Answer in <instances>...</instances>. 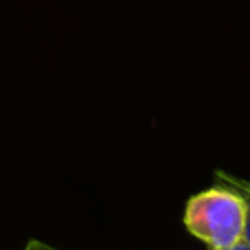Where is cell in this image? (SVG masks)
<instances>
[{"instance_id": "4", "label": "cell", "mask_w": 250, "mask_h": 250, "mask_svg": "<svg viewBox=\"0 0 250 250\" xmlns=\"http://www.w3.org/2000/svg\"><path fill=\"white\" fill-rule=\"evenodd\" d=\"M215 250H250V244L246 239H242V242L233 244V246H226V248H215Z\"/></svg>"}, {"instance_id": "1", "label": "cell", "mask_w": 250, "mask_h": 250, "mask_svg": "<svg viewBox=\"0 0 250 250\" xmlns=\"http://www.w3.org/2000/svg\"><path fill=\"white\" fill-rule=\"evenodd\" d=\"M248 207L237 191L224 185L191 195L185 208V226L211 250L242 242Z\"/></svg>"}, {"instance_id": "2", "label": "cell", "mask_w": 250, "mask_h": 250, "mask_svg": "<svg viewBox=\"0 0 250 250\" xmlns=\"http://www.w3.org/2000/svg\"><path fill=\"white\" fill-rule=\"evenodd\" d=\"M215 180L217 185H224L229 189L237 191L244 200H246V207H248V215H246V230H244V239L250 244V182L242 180V178L233 176V173H226V171H215Z\"/></svg>"}, {"instance_id": "3", "label": "cell", "mask_w": 250, "mask_h": 250, "mask_svg": "<svg viewBox=\"0 0 250 250\" xmlns=\"http://www.w3.org/2000/svg\"><path fill=\"white\" fill-rule=\"evenodd\" d=\"M24 250H57V248H53V246H48V244H42V242H38V239H31L29 244L24 246Z\"/></svg>"}]
</instances>
